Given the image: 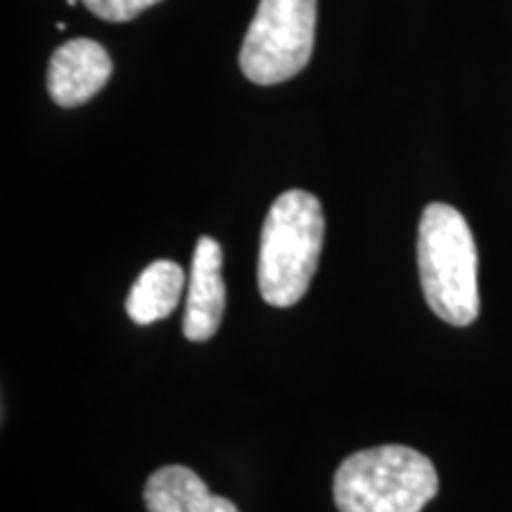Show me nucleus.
Here are the masks:
<instances>
[{
  "instance_id": "nucleus-6",
  "label": "nucleus",
  "mask_w": 512,
  "mask_h": 512,
  "mask_svg": "<svg viewBox=\"0 0 512 512\" xmlns=\"http://www.w3.org/2000/svg\"><path fill=\"white\" fill-rule=\"evenodd\" d=\"M223 252L214 238L197 240L192 256L188 302H185L183 335L190 342H207L219 332L226 309V285H223Z\"/></svg>"
},
{
  "instance_id": "nucleus-9",
  "label": "nucleus",
  "mask_w": 512,
  "mask_h": 512,
  "mask_svg": "<svg viewBox=\"0 0 512 512\" xmlns=\"http://www.w3.org/2000/svg\"><path fill=\"white\" fill-rule=\"evenodd\" d=\"M83 3L95 17L105 19V22H131L162 0H83Z\"/></svg>"
},
{
  "instance_id": "nucleus-3",
  "label": "nucleus",
  "mask_w": 512,
  "mask_h": 512,
  "mask_svg": "<svg viewBox=\"0 0 512 512\" xmlns=\"http://www.w3.org/2000/svg\"><path fill=\"white\" fill-rule=\"evenodd\" d=\"M332 491L339 512H422L437 496L439 475L425 453L387 444L344 458Z\"/></svg>"
},
{
  "instance_id": "nucleus-8",
  "label": "nucleus",
  "mask_w": 512,
  "mask_h": 512,
  "mask_svg": "<svg viewBox=\"0 0 512 512\" xmlns=\"http://www.w3.org/2000/svg\"><path fill=\"white\" fill-rule=\"evenodd\" d=\"M185 287L183 268L174 261H155L138 275L126 299V313L133 323L152 325L171 316Z\"/></svg>"
},
{
  "instance_id": "nucleus-4",
  "label": "nucleus",
  "mask_w": 512,
  "mask_h": 512,
  "mask_svg": "<svg viewBox=\"0 0 512 512\" xmlns=\"http://www.w3.org/2000/svg\"><path fill=\"white\" fill-rule=\"evenodd\" d=\"M316 0H261L240 50L242 74L256 86L290 81L316 43Z\"/></svg>"
},
{
  "instance_id": "nucleus-2",
  "label": "nucleus",
  "mask_w": 512,
  "mask_h": 512,
  "mask_svg": "<svg viewBox=\"0 0 512 512\" xmlns=\"http://www.w3.org/2000/svg\"><path fill=\"white\" fill-rule=\"evenodd\" d=\"M325 238V216L320 200L306 190H287L261 228L256 280L266 304L275 309L294 306L309 290L316 275Z\"/></svg>"
},
{
  "instance_id": "nucleus-7",
  "label": "nucleus",
  "mask_w": 512,
  "mask_h": 512,
  "mask_svg": "<svg viewBox=\"0 0 512 512\" xmlns=\"http://www.w3.org/2000/svg\"><path fill=\"white\" fill-rule=\"evenodd\" d=\"M143 498L147 512H240L233 501L211 494L200 475L183 465L152 472Z\"/></svg>"
},
{
  "instance_id": "nucleus-5",
  "label": "nucleus",
  "mask_w": 512,
  "mask_h": 512,
  "mask_svg": "<svg viewBox=\"0 0 512 512\" xmlns=\"http://www.w3.org/2000/svg\"><path fill=\"white\" fill-rule=\"evenodd\" d=\"M112 76V57L91 38L60 46L48 64V93L60 107H79L95 98Z\"/></svg>"
},
{
  "instance_id": "nucleus-1",
  "label": "nucleus",
  "mask_w": 512,
  "mask_h": 512,
  "mask_svg": "<svg viewBox=\"0 0 512 512\" xmlns=\"http://www.w3.org/2000/svg\"><path fill=\"white\" fill-rule=\"evenodd\" d=\"M418 268L425 302L441 320L467 328L479 316V254L456 207L427 204L418 228Z\"/></svg>"
}]
</instances>
